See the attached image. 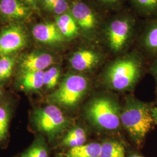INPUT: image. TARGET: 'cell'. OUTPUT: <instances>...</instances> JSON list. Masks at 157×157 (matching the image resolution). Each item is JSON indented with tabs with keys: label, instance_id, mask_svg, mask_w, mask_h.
<instances>
[{
	"label": "cell",
	"instance_id": "cell-6",
	"mask_svg": "<svg viewBox=\"0 0 157 157\" xmlns=\"http://www.w3.org/2000/svg\"><path fill=\"white\" fill-rule=\"evenodd\" d=\"M26 43V34L21 27L14 25L4 29L0 33V57L22 49Z\"/></svg>",
	"mask_w": 157,
	"mask_h": 157
},
{
	"label": "cell",
	"instance_id": "cell-14",
	"mask_svg": "<svg viewBox=\"0 0 157 157\" xmlns=\"http://www.w3.org/2000/svg\"><path fill=\"white\" fill-rule=\"evenodd\" d=\"M56 24L63 37L72 38L78 34V25L71 15L65 13L58 15Z\"/></svg>",
	"mask_w": 157,
	"mask_h": 157
},
{
	"label": "cell",
	"instance_id": "cell-26",
	"mask_svg": "<svg viewBox=\"0 0 157 157\" xmlns=\"http://www.w3.org/2000/svg\"><path fill=\"white\" fill-rule=\"evenodd\" d=\"M151 72L157 81V56L156 57L154 62L152 65L151 67Z\"/></svg>",
	"mask_w": 157,
	"mask_h": 157
},
{
	"label": "cell",
	"instance_id": "cell-15",
	"mask_svg": "<svg viewBox=\"0 0 157 157\" xmlns=\"http://www.w3.org/2000/svg\"><path fill=\"white\" fill-rule=\"evenodd\" d=\"M101 144L91 143L69 148L65 156L66 157H99Z\"/></svg>",
	"mask_w": 157,
	"mask_h": 157
},
{
	"label": "cell",
	"instance_id": "cell-1",
	"mask_svg": "<svg viewBox=\"0 0 157 157\" xmlns=\"http://www.w3.org/2000/svg\"><path fill=\"white\" fill-rule=\"evenodd\" d=\"M151 108L145 102L132 99L121 114V122L138 146L142 145L155 123Z\"/></svg>",
	"mask_w": 157,
	"mask_h": 157
},
{
	"label": "cell",
	"instance_id": "cell-19",
	"mask_svg": "<svg viewBox=\"0 0 157 157\" xmlns=\"http://www.w3.org/2000/svg\"><path fill=\"white\" fill-rule=\"evenodd\" d=\"M15 64V59L11 55L0 57V82L10 78Z\"/></svg>",
	"mask_w": 157,
	"mask_h": 157
},
{
	"label": "cell",
	"instance_id": "cell-28",
	"mask_svg": "<svg viewBox=\"0 0 157 157\" xmlns=\"http://www.w3.org/2000/svg\"><path fill=\"white\" fill-rule=\"evenodd\" d=\"M25 4H28L29 6H36L37 0H22Z\"/></svg>",
	"mask_w": 157,
	"mask_h": 157
},
{
	"label": "cell",
	"instance_id": "cell-33",
	"mask_svg": "<svg viewBox=\"0 0 157 157\" xmlns=\"http://www.w3.org/2000/svg\"><path fill=\"white\" fill-rule=\"evenodd\" d=\"M56 157H66L65 155H57Z\"/></svg>",
	"mask_w": 157,
	"mask_h": 157
},
{
	"label": "cell",
	"instance_id": "cell-32",
	"mask_svg": "<svg viewBox=\"0 0 157 157\" xmlns=\"http://www.w3.org/2000/svg\"><path fill=\"white\" fill-rule=\"evenodd\" d=\"M2 95V89L0 87V97H1Z\"/></svg>",
	"mask_w": 157,
	"mask_h": 157
},
{
	"label": "cell",
	"instance_id": "cell-13",
	"mask_svg": "<svg viewBox=\"0 0 157 157\" xmlns=\"http://www.w3.org/2000/svg\"><path fill=\"white\" fill-rule=\"evenodd\" d=\"M44 71L22 73L20 79V86L27 91H38L44 86Z\"/></svg>",
	"mask_w": 157,
	"mask_h": 157
},
{
	"label": "cell",
	"instance_id": "cell-27",
	"mask_svg": "<svg viewBox=\"0 0 157 157\" xmlns=\"http://www.w3.org/2000/svg\"><path fill=\"white\" fill-rule=\"evenodd\" d=\"M151 114L154 122L157 124V106L152 107Z\"/></svg>",
	"mask_w": 157,
	"mask_h": 157
},
{
	"label": "cell",
	"instance_id": "cell-24",
	"mask_svg": "<svg viewBox=\"0 0 157 157\" xmlns=\"http://www.w3.org/2000/svg\"><path fill=\"white\" fill-rule=\"evenodd\" d=\"M47 9L58 15L65 13L68 9V4L66 0H56Z\"/></svg>",
	"mask_w": 157,
	"mask_h": 157
},
{
	"label": "cell",
	"instance_id": "cell-10",
	"mask_svg": "<svg viewBox=\"0 0 157 157\" xmlns=\"http://www.w3.org/2000/svg\"><path fill=\"white\" fill-rule=\"evenodd\" d=\"M71 12L72 16L80 28L85 30H90L95 28L96 21L94 14L86 4L81 2L74 3Z\"/></svg>",
	"mask_w": 157,
	"mask_h": 157
},
{
	"label": "cell",
	"instance_id": "cell-34",
	"mask_svg": "<svg viewBox=\"0 0 157 157\" xmlns=\"http://www.w3.org/2000/svg\"></svg>",
	"mask_w": 157,
	"mask_h": 157
},
{
	"label": "cell",
	"instance_id": "cell-12",
	"mask_svg": "<svg viewBox=\"0 0 157 157\" xmlns=\"http://www.w3.org/2000/svg\"><path fill=\"white\" fill-rule=\"evenodd\" d=\"M99 61L97 54L89 50H80L75 52L70 59L71 67L78 71L90 70Z\"/></svg>",
	"mask_w": 157,
	"mask_h": 157
},
{
	"label": "cell",
	"instance_id": "cell-23",
	"mask_svg": "<svg viewBox=\"0 0 157 157\" xmlns=\"http://www.w3.org/2000/svg\"><path fill=\"white\" fill-rule=\"evenodd\" d=\"M34 148L35 157H49V152L43 139H37L32 144Z\"/></svg>",
	"mask_w": 157,
	"mask_h": 157
},
{
	"label": "cell",
	"instance_id": "cell-11",
	"mask_svg": "<svg viewBox=\"0 0 157 157\" xmlns=\"http://www.w3.org/2000/svg\"><path fill=\"white\" fill-rule=\"evenodd\" d=\"M29 13V8L22 0H0V14L5 18L18 20Z\"/></svg>",
	"mask_w": 157,
	"mask_h": 157
},
{
	"label": "cell",
	"instance_id": "cell-9",
	"mask_svg": "<svg viewBox=\"0 0 157 157\" xmlns=\"http://www.w3.org/2000/svg\"><path fill=\"white\" fill-rule=\"evenodd\" d=\"M34 37L41 43L56 44L63 41V36L56 23H44L36 25L33 29Z\"/></svg>",
	"mask_w": 157,
	"mask_h": 157
},
{
	"label": "cell",
	"instance_id": "cell-20",
	"mask_svg": "<svg viewBox=\"0 0 157 157\" xmlns=\"http://www.w3.org/2000/svg\"><path fill=\"white\" fill-rule=\"evenodd\" d=\"M10 112L8 108L0 105V143L6 141L8 134Z\"/></svg>",
	"mask_w": 157,
	"mask_h": 157
},
{
	"label": "cell",
	"instance_id": "cell-16",
	"mask_svg": "<svg viewBox=\"0 0 157 157\" xmlns=\"http://www.w3.org/2000/svg\"><path fill=\"white\" fill-rule=\"evenodd\" d=\"M86 133L81 128H75L69 130L63 138L61 146L69 148L84 144L86 141Z\"/></svg>",
	"mask_w": 157,
	"mask_h": 157
},
{
	"label": "cell",
	"instance_id": "cell-29",
	"mask_svg": "<svg viewBox=\"0 0 157 157\" xmlns=\"http://www.w3.org/2000/svg\"><path fill=\"white\" fill-rule=\"evenodd\" d=\"M56 1V0H43L44 5L47 8H48Z\"/></svg>",
	"mask_w": 157,
	"mask_h": 157
},
{
	"label": "cell",
	"instance_id": "cell-2",
	"mask_svg": "<svg viewBox=\"0 0 157 157\" xmlns=\"http://www.w3.org/2000/svg\"><path fill=\"white\" fill-rule=\"evenodd\" d=\"M87 79L78 75H70L63 79L59 87L49 97L56 105L71 109L81 101L88 89Z\"/></svg>",
	"mask_w": 157,
	"mask_h": 157
},
{
	"label": "cell",
	"instance_id": "cell-18",
	"mask_svg": "<svg viewBox=\"0 0 157 157\" xmlns=\"http://www.w3.org/2000/svg\"><path fill=\"white\" fill-rule=\"evenodd\" d=\"M143 45L148 52L157 56V22L152 23L147 29L143 37Z\"/></svg>",
	"mask_w": 157,
	"mask_h": 157
},
{
	"label": "cell",
	"instance_id": "cell-4",
	"mask_svg": "<svg viewBox=\"0 0 157 157\" xmlns=\"http://www.w3.org/2000/svg\"><path fill=\"white\" fill-rule=\"evenodd\" d=\"M33 119L37 129L50 141L61 134L69 123L61 110L54 104L35 110Z\"/></svg>",
	"mask_w": 157,
	"mask_h": 157
},
{
	"label": "cell",
	"instance_id": "cell-30",
	"mask_svg": "<svg viewBox=\"0 0 157 157\" xmlns=\"http://www.w3.org/2000/svg\"><path fill=\"white\" fill-rule=\"evenodd\" d=\"M129 157H144L143 156H142V155H139V154H132V155H130Z\"/></svg>",
	"mask_w": 157,
	"mask_h": 157
},
{
	"label": "cell",
	"instance_id": "cell-25",
	"mask_svg": "<svg viewBox=\"0 0 157 157\" xmlns=\"http://www.w3.org/2000/svg\"><path fill=\"white\" fill-rule=\"evenodd\" d=\"M20 157H35V151L34 148L33 144L29 147L27 150L22 153L19 156Z\"/></svg>",
	"mask_w": 157,
	"mask_h": 157
},
{
	"label": "cell",
	"instance_id": "cell-7",
	"mask_svg": "<svg viewBox=\"0 0 157 157\" xmlns=\"http://www.w3.org/2000/svg\"><path fill=\"white\" fill-rule=\"evenodd\" d=\"M53 56L50 54L34 52L24 56L20 63L22 73L44 71L53 63Z\"/></svg>",
	"mask_w": 157,
	"mask_h": 157
},
{
	"label": "cell",
	"instance_id": "cell-21",
	"mask_svg": "<svg viewBox=\"0 0 157 157\" xmlns=\"http://www.w3.org/2000/svg\"><path fill=\"white\" fill-rule=\"evenodd\" d=\"M60 77V70L58 67H50L44 73V86L48 89H52L56 86Z\"/></svg>",
	"mask_w": 157,
	"mask_h": 157
},
{
	"label": "cell",
	"instance_id": "cell-22",
	"mask_svg": "<svg viewBox=\"0 0 157 157\" xmlns=\"http://www.w3.org/2000/svg\"><path fill=\"white\" fill-rule=\"evenodd\" d=\"M141 10L147 15L157 13V0H135Z\"/></svg>",
	"mask_w": 157,
	"mask_h": 157
},
{
	"label": "cell",
	"instance_id": "cell-5",
	"mask_svg": "<svg viewBox=\"0 0 157 157\" xmlns=\"http://www.w3.org/2000/svg\"><path fill=\"white\" fill-rule=\"evenodd\" d=\"M86 114L93 124L105 130L118 129L121 123V114L117 105L108 98H98L90 102Z\"/></svg>",
	"mask_w": 157,
	"mask_h": 157
},
{
	"label": "cell",
	"instance_id": "cell-8",
	"mask_svg": "<svg viewBox=\"0 0 157 157\" xmlns=\"http://www.w3.org/2000/svg\"><path fill=\"white\" fill-rule=\"evenodd\" d=\"M130 26L125 20H115L109 25L108 30L109 43L112 50H120L129 36Z\"/></svg>",
	"mask_w": 157,
	"mask_h": 157
},
{
	"label": "cell",
	"instance_id": "cell-31",
	"mask_svg": "<svg viewBox=\"0 0 157 157\" xmlns=\"http://www.w3.org/2000/svg\"><path fill=\"white\" fill-rule=\"evenodd\" d=\"M103 1H106V2H113V1H116L117 0H102Z\"/></svg>",
	"mask_w": 157,
	"mask_h": 157
},
{
	"label": "cell",
	"instance_id": "cell-17",
	"mask_svg": "<svg viewBox=\"0 0 157 157\" xmlns=\"http://www.w3.org/2000/svg\"><path fill=\"white\" fill-rule=\"evenodd\" d=\"M99 157H126L124 146L117 141H106L101 144Z\"/></svg>",
	"mask_w": 157,
	"mask_h": 157
},
{
	"label": "cell",
	"instance_id": "cell-3",
	"mask_svg": "<svg viewBox=\"0 0 157 157\" xmlns=\"http://www.w3.org/2000/svg\"><path fill=\"white\" fill-rule=\"evenodd\" d=\"M141 62L137 59H121L112 64L106 75L108 84L117 90H126L140 78Z\"/></svg>",
	"mask_w": 157,
	"mask_h": 157
}]
</instances>
